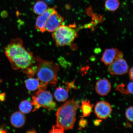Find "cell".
<instances>
[{"mask_svg": "<svg viewBox=\"0 0 133 133\" xmlns=\"http://www.w3.org/2000/svg\"><path fill=\"white\" fill-rule=\"evenodd\" d=\"M5 51L15 70H24L31 67L36 61L33 53L25 49L20 38L12 40L5 48Z\"/></svg>", "mask_w": 133, "mask_h": 133, "instance_id": "obj_1", "label": "cell"}, {"mask_svg": "<svg viewBox=\"0 0 133 133\" xmlns=\"http://www.w3.org/2000/svg\"><path fill=\"white\" fill-rule=\"evenodd\" d=\"M35 59L37 63L36 74L42 84L41 85L44 87L49 84L55 86L58 81L57 75L59 70V65L53 61L42 59L38 56L35 57Z\"/></svg>", "mask_w": 133, "mask_h": 133, "instance_id": "obj_2", "label": "cell"}, {"mask_svg": "<svg viewBox=\"0 0 133 133\" xmlns=\"http://www.w3.org/2000/svg\"><path fill=\"white\" fill-rule=\"evenodd\" d=\"M79 106V101L74 99L65 103L58 108L56 112V124L64 130L72 129L76 122V111Z\"/></svg>", "mask_w": 133, "mask_h": 133, "instance_id": "obj_3", "label": "cell"}, {"mask_svg": "<svg viewBox=\"0 0 133 133\" xmlns=\"http://www.w3.org/2000/svg\"><path fill=\"white\" fill-rule=\"evenodd\" d=\"M77 35L76 30L69 26L61 25L52 32V37L56 45L63 46L70 44Z\"/></svg>", "mask_w": 133, "mask_h": 133, "instance_id": "obj_4", "label": "cell"}, {"mask_svg": "<svg viewBox=\"0 0 133 133\" xmlns=\"http://www.w3.org/2000/svg\"><path fill=\"white\" fill-rule=\"evenodd\" d=\"M39 88L40 89L36 94V96L32 97V103L31 104L35 106L34 110L41 106L44 108H49V109H54L56 104L53 101V96L51 93Z\"/></svg>", "mask_w": 133, "mask_h": 133, "instance_id": "obj_5", "label": "cell"}, {"mask_svg": "<svg viewBox=\"0 0 133 133\" xmlns=\"http://www.w3.org/2000/svg\"><path fill=\"white\" fill-rule=\"evenodd\" d=\"M108 70L111 74L121 75L128 72L129 66L125 60L120 58L109 65Z\"/></svg>", "mask_w": 133, "mask_h": 133, "instance_id": "obj_6", "label": "cell"}, {"mask_svg": "<svg viewBox=\"0 0 133 133\" xmlns=\"http://www.w3.org/2000/svg\"><path fill=\"white\" fill-rule=\"evenodd\" d=\"M64 19L62 16L56 12L49 17L45 24L44 28L45 31L53 32L62 25Z\"/></svg>", "mask_w": 133, "mask_h": 133, "instance_id": "obj_7", "label": "cell"}, {"mask_svg": "<svg viewBox=\"0 0 133 133\" xmlns=\"http://www.w3.org/2000/svg\"><path fill=\"white\" fill-rule=\"evenodd\" d=\"M112 109L110 104L104 101H101L96 103L95 107L94 112L98 118L106 119L110 116Z\"/></svg>", "mask_w": 133, "mask_h": 133, "instance_id": "obj_8", "label": "cell"}, {"mask_svg": "<svg viewBox=\"0 0 133 133\" xmlns=\"http://www.w3.org/2000/svg\"><path fill=\"white\" fill-rule=\"evenodd\" d=\"M123 54L116 48L106 49L101 58V61L106 65H109L115 60L123 58Z\"/></svg>", "mask_w": 133, "mask_h": 133, "instance_id": "obj_9", "label": "cell"}, {"mask_svg": "<svg viewBox=\"0 0 133 133\" xmlns=\"http://www.w3.org/2000/svg\"><path fill=\"white\" fill-rule=\"evenodd\" d=\"M56 12L57 11L55 8H49L42 14L39 15L36 19L35 24L36 29L41 32H45L44 26L46 21L51 14Z\"/></svg>", "mask_w": 133, "mask_h": 133, "instance_id": "obj_10", "label": "cell"}, {"mask_svg": "<svg viewBox=\"0 0 133 133\" xmlns=\"http://www.w3.org/2000/svg\"><path fill=\"white\" fill-rule=\"evenodd\" d=\"M111 89V83L107 79H99L96 83V91L100 95H107L110 92Z\"/></svg>", "mask_w": 133, "mask_h": 133, "instance_id": "obj_11", "label": "cell"}, {"mask_svg": "<svg viewBox=\"0 0 133 133\" xmlns=\"http://www.w3.org/2000/svg\"><path fill=\"white\" fill-rule=\"evenodd\" d=\"M10 120L13 126L16 128H19L24 125L26 118L23 113L21 112H16L11 115Z\"/></svg>", "mask_w": 133, "mask_h": 133, "instance_id": "obj_12", "label": "cell"}, {"mask_svg": "<svg viewBox=\"0 0 133 133\" xmlns=\"http://www.w3.org/2000/svg\"><path fill=\"white\" fill-rule=\"evenodd\" d=\"M54 96L55 98L59 102H64L69 98L67 91L62 87L57 88L55 91Z\"/></svg>", "mask_w": 133, "mask_h": 133, "instance_id": "obj_13", "label": "cell"}, {"mask_svg": "<svg viewBox=\"0 0 133 133\" xmlns=\"http://www.w3.org/2000/svg\"><path fill=\"white\" fill-rule=\"evenodd\" d=\"M93 106L94 104H91L89 101H82L81 108L82 111L83 115L80 116V117L84 118L90 115Z\"/></svg>", "mask_w": 133, "mask_h": 133, "instance_id": "obj_14", "label": "cell"}, {"mask_svg": "<svg viewBox=\"0 0 133 133\" xmlns=\"http://www.w3.org/2000/svg\"><path fill=\"white\" fill-rule=\"evenodd\" d=\"M38 78H30L25 81L26 88L28 90L34 91L36 90L40 86L39 81Z\"/></svg>", "mask_w": 133, "mask_h": 133, "instance_id": "obj_15", "label": "cell"}, {"mask_svg": "<svg viewBox=\"0 0 133 133\" xmlns=\"http://www.w3.org/2000/svg\"><path fill=\"white\" fill-rule=\"evenodd\" d=\"M48 9V6L43 1H39L35 4L33 10L36 14L40 15Z\"/></svg>", "mask_w": 133, "mask_h": 133, "instance_id": "obj_16", "label": "cell"}, {"mask_svg": "<svg viewBox=\"0 0 133 133\" xmlns=\"http://www.w3.org/2000/svg\"><path fill=\"white\" fill-rule=\"evenodd\" d=\"M119 5V0H106L105 6L108 10L114 11L118 8Z\"/></svg>", "mask_w": 133, "mask_h": 133, "instance_id": "obj_17", "label": "cell"}, {"mask_svg": "<svg viewBox=\"0 0 133 133\" xmlns=\"http://www.w3.org/2000/svg\"><path fill=\"white\" fill-rule=\"evenodd\" d=\"M19 109L24 114H29L32 109V104L28 100L23 101L20 104Z\"/></svg>", "mask_w": 133, "mask_h": 133, "instance_id": "obj_18", "label": "cell"}, {"mask_svg": "<svg viewBox=\"0 0 133 133\" xmlns=\"http://www.w3.org/2000/svg\"><path fill=\"white\" fill-rule=\"evenodd\" d=\"M125 85L122 84L119 85L116 88V89L118 90L122 94H133V82H129L126 88H124Z\"/></svg>", "mask_w": 133, "mask_h": 133, "instance_id": "obj_19", "label": "cell"}, {"mask_svg": "<svg viewBox=\"0 0 133 133\" xmlns=\"http://www.w3.org/2000/svg\"><path fill=\"white\" fill-rule=\"evenodd\" d=\"M133 107L131 106L126 110L125 116L126 118L131 122H133Z\"/></svg>", "mask_w": 133, "mask_h": 133, "instance_id": "obj_20", "label": "cell"}, {"mask_svg": "<svg viewBox=\"0 0 133 133\" xmlns=\"http://www.w3.org/2000/svg\"><path fill=\"white\" fill-rule=\"evenodd\" d=\"M64 130L57 124L52 126V129L49 131V133H64Z\"/></svg>", "mask_w": 133, "mask_h": 133, "instance_id": "obj_21", "label": "cell"}, {"mask_svg": "<svg viewBox=\"0 0 133 133\" xmlns=\"http://www.w3.org/2000/svg\"><path fill=\"white\" fill-rule=\"evenodd\" d=\"M88 124V123L87 121L83 117H81V118L79 122V128H84Z\"/></svg>", "mask_w": 133, "mask_h": 133, "instance_id": "obj_22", "label": "cell"}, {"mask_svg": "<svg viewBox=\"0 0 133 133\" xmlns=\"http://www.w3.org/2000/svg\"><path fill=\"white\" fill-rule=\"evenodd\" d=\"M5 98V94L4 93L0 94V101H4Z\"/></svg>", "mask_w": 133, "mask_h": 133, "instance_id": "obj_23", "label": "cell"}, {"mask_svg": "<svg viewBox=\"0 0 133 133\" xmlns=\"http://www.w3.org/2000/svg\"><path fill=\"white\" fill-rule=\"evenodd\" d=\"M133 67H132L131 68V69L129 71V76L130 77V78L131 80L132 81L133 80Z\"/></svg>", "mask_w": 133, "mask_h": 133, "instance_id": "obj_24", "label": "cell"}, {"mask_svg": "<svg viewBox=\"0 0 133 133\" xmlns=\"http://www.w3.org/2000/svg\"><path fill=\"white\" fill-rule=\"evenodd\" d=\"M8 132L3 126H0V133H6Z\"/></svg>", "mask_w": 133, "mask_h": 133, "instance_id": "obj_25", "label": "cell"}, {"mask_svg": "<svg viewBox=\"0 0 133 133\" xmlns=\"http://www.w3.org/2000/svg\"><path fill=\"white\" fill-rule=\"evenodd\" d=\"M101 121V120H99V119H98V120H96L94 122V124L96 126L99 125Z\"/></svg>", "mask_w": 133, "mask_h": 133, "instance_id": "obj_26", "label": "cell"}, {"mask_svg": "<svg viewBox=\"0 0 133 133\" xmlns=\"http://www.w3.org/2000/svg\"><path fill=\"white\" fill-rule=\"evenodd\" d=\"M44 1L48 3H51L53 2L54 0H44Z\"/></svg>", "mask_w": 133, "mask_h": 133, "instance_id": "obj_27", "label": "cell"}]
</instances>
